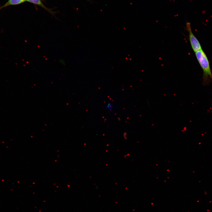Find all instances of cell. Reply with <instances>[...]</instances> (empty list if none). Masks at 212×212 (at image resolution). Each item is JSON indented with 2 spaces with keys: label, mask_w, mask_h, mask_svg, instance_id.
I'll use <instances>...</instances> for the list:
<instances>
[{
  "label": "cell",
  "mask_w": 212,
  "mask_h": 212,
  "mask_svg": "<svg viewBox=\"0 0 212 212\" xmlns=\"http://www.w3.org/2000/svg\"><path fill=\"white\" fill-rule=\"evenodd\" d=\"M195 54L203 71V83L205 85L212 81V73L209 62L202 49L195 52Z\"/></svg>",
  "instance_id": "6da1fadb"
},
{
  "label": "cell",
  "mask_w": 212,
  "mask_h": 212,
  "mask_svg": "<svg viewBox=\"0 0 212 212\" xmlns=\"http://www.w3.org/2000/svg\"><path fill=\"white\" fill-rule=\"evenodd\" d=\"M186 29L188 32L189 39L193 51L195 52L202 49L199 42L193 33L191 28V24L190 22H186Z\"/></svg>",
  "instance_id": "7a4b0ae2"
},
{
  "label": "cell",
  "mask_w": 212,
  "mask_h": 212,
  "mask_svg": "<svg viewBox=\"0 0 212 212\" xmlns=\"http://www.w3.org/2000/svg\"><path fill=\"white\" fill-rule=\"evenodd\" d=\"M26 0H9L4 5V6H6L9 5H16L23 3Z\"/></svg>",
  "instance_id": "3957f363"
},
{
  "label": "cell",
  "mask_w": 212,
  "mask_h": 212,
  "mask_svg": "<svg viewBox=\"0 0 212 212\" xmlns=\"http://www.w3.org/2000/svg\"><path fill=\"white\" fill-rule=\"evenodd\" d=\"M114 105L113 103H108L105 106V108L109 111H111L114 108Z\"/></svg>",
  "instance_id": "277c9868"
},
{
  "label": "cell",
  "mask_w": 212,
  "mask_h": 212,
  "mask_svg": "<svg viewBox=\"0 0 212 212\" xmlns=\"http://www.w3.org/2000/svg\"><path fill=\"white\" fill-rule=\"evenodd\" d=\"M29 2L34 4L42 6V4L40 0H26Z\"/></svg>",
  "instance_id": "5b68a950"
}]
</instances>
